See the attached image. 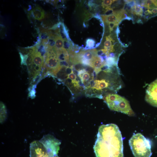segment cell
Instances as JSON below:
<instances>
[{"mask_svg": "<svg viewBox=\"0 0 157 157\" xmlns=\"http://www.w3.org/2000/svg\"><path fill=\"white\" fill-rule=\"evenodd\" d=\"M93 149L96 157H124L123 138L117 125H101Z\"/></svg>", "mask_w": 157, "mask_h": 157, "instance_id": "6da1fadb", "label": "cell"}, {"mask_svg": "<svg viewBox=\"0 0 157 157\" xmlns=\"http://www.w3.org/2000/svg\"><path fill=\"white\" fill-rule=\"evenodd\" d=\"M129 144L135 157H151V142L141 133L133 134L129 140Z\"/></svg>", "mask_w": 157, "mask_h": 157, "instance_id": "7a4b0ae2", "label": "cell"}, {"mask_svg": "<svg viewBox=\"0 0 157 157\" xmlns=\"http://www.w3.org/2000/svg\"><path fill=\"white\" fill-rule=\"evenodd\" d=\"M104 99L112 110L120 112L129 116L135 115L129 101L123 97L117 94L110 93L105 95Z\"/></svg>", "mask_w": 157, "mask_h": 157, "instance_id": "3957f363", "label": "cell"}, {"mask_svg": "<svg viewBox=\"0 0 157 157\" xmlns=\"http://www.w3.org/2000/svg\"><path fill=\"white\" fill-rule=\"evenodd\" d=\"M39 141L53 156L57 155L61 144L59 140L51 135L47 134L44 135Z\"/></svg>", "mask_w": 157, "mask_h": 157, "instance_id": "277c9868", "label": "cell"}, {"mask_svg": "<svg viewBox=\"0 0 157 157\" xmlns=\"http://www.w3.org/2000/svg\"><path fill=\"white\" fill-rule=\"evenodd\" d=\"M30 157H53L39 141L35 140L30 144Z\"/></svg>", "mask_w": 157, "mask_h": 157, "instance_id": "5b68a950", "label": "cell"}, {"mask_svg": "<svg viewBox=\"0 0 157 157\" xmlns=\"http://www.w3.org/2000/svg\"><path fill=\"white\" fill-rule=\"evenodd\" d=\"M145 99L151 105L157 107V79L151 82L147 87Z\"/></svg>", "mask_w": 157, "mask_h": 157, "instance_id": "8992f818", "label": "cell"}, {"mask_svg": "<svg viewBox=\"0 0 157 157\" xmlns=\"http://www.w3.org/2000/svg\"><path fill=\"white\" fill-rule=\"evenodd\" d=\"M125 10L124 9L115 10L113 14L109 15H102L101 17L103 21L105 24L110 23H119L125 17Z\"/></svg>", "mask_w": 157, "mask_h": 157, "instance_id": "52a82bcc", "label": "cell"}, {"mask_svg": "<svg viewBox=\"0 0 157 157\" xmlns=\"http://www.w3.org/2000/svg\"><path fill=\"white\" fill-rule=\"evenodd\" d=\"M97 50L92 49L90 50H82L76 54L80 62L81 59H85L91 62L94 57L97 56Z\"/></svg>", "mask_w": 157, "mask_h": 157, "instance_id": "ba28073f", "label": "cell"}, {"mask_svg": "<svg viewBox=\"0 0 157 157\" xmlns=\"http://www.w3.org/2000/svg\"><path fill=\"white\" fill-rule=\"evenodd\" d=\"M106 65V61L103 63L99 56H96L91 61L90 67L94 69V71L97 74L101 71L102 67Z\"/></svg>", "mask_w": 157, "mask_h": 157, "instance_id": "9c48e42d", "label": "cell"}, {"mask_svg": "<svg viewBox=\"0 0 157 157\" xmlns=\"http://www.w3.org/2000/svg\"><path fill=\"white\" fill-rule=\"evenodd\" d=\"M29 16L33 17L35 19L40 20L44 18L45 13L43 10L39 6L34 8L29 14Z\"/></svg>", "mask_w": 157, "mask_h": 157, "instance_id": "30bf717a", "label": "cell"}, {"mask_svg": "<svg viewBox=\"0 0 157 157\" xmlns=\"http://www.w3.org/2000/svg\"><path fill=\"white\" fill-rule=\"evenodd\" d=\"M56 57L59 61H69V55L67 50L64 48L55 51Z\"/></svg>", "mask_w": 157, "mask_h": 157, "instance_id": "8fae6325", "label": "cell"}, {"mask_svg": "<svg viewBox=\"0 0 157 157\" xmlns=\"http://www.w3.org/2000/svg\"><path fill=\"white\" fill-rule=\"evenodd\" d=\"M141 6H143L148 10L157 8V0H147L143 1Z\"/></svg>", "mask_w": 157, "mask_h": 157, "instance_id": "7c38bea8", "label": "cell"}, {"mask_svg": "<svg viewBox=\"0 0 157 157\" xmlns=\"http://www.w3.org/2000/svg\"><path fill=\"white\" fill-rule=\"evenodd\" d=\"M66 67L61 66L60 68L56 74L55 76L61 81H65L68 75L66 73Z\"/></svg>", "mask_w": 157, "mask_h": 157, "instance_id": "4fadbf2b", "label": "cell"}, {"mask_svg": "<svg viewBox=\"0 0 157 157\" xmlns=\"http://www.w3.org/2000/svg\"><path fill=\"white\" fill-rule=\"evenodd\" d=\"M55 44L53 49L55 51L64 48V40L60 35H58L55 38Z\"/></svg>", "mask_w": 157, "mask_h": 157, "instance_id": "5bb4252c", "label": "cell"}, {"mask_svg": "<svg viewBox=\"0 0 157 157\" xmlns=\"http://www.w3.org/2000/svg\"><path fill=\"white\" fill-rule=\"evenodd\" d=\"M131 12L134 15L142 16L143 13L142 8L138 5H135L131 8Z\"/></svg>", "mask_w": 157, "mask_h": 157, "instance_id": "9a60e30c", "label": "cell"}, {"mask_svg": "<svg viewBox=\"0 0 157 157\" xmlns=\"http://www.w3.org/2000/svg\"><path fill=\"white\" fill-rule=\"evenodd\" d=\"M6 110L5 106L2 102L0 103V122L2 123L4 121L6 117Z\"/></svg>", "mask_w": 157, "mask_h": 157, "instance_id": "2e32d148", "label": "cell"}, {"mask_svg": "<svg viewBox=\"0 0 157 157\" xmlns=\"http://www.w3.org/2000/svg\"><path fill=\"white\" fill-rule=\"evenodd\" d=\"M106 40L104 42V48L106 49L110 47L112 45V42H114L115 41L112 38L111 35L110 34L106 37Z\"/></svg>", "mask_w": 157, "mask_h": 157, "instance_id": "e0dca14e", "label": "cell"}, {"mask_svg": "<svg viewBox=\"0 0 157 157\" xmlns=\"http://www.w3.org/2000/svg\"><path fill=\"white\" fill-rule=\"evenodd\" d=\"M101 3V6L103 8H105L111 6V5L116 0H103Z\"/></svg>", "mask_w": 157, "mask_h": 157, "instance_id": "ac0fdd59", "label": "cell"}, {"mask_svg": "<svg viewBox=\"0 0 157 157\" xmlns=\"http://www.w3.org/2000/svg\"><path fill=\"white\" fill-rule=\"evenodd\" d=\"M36 88V85H32L29 88V96L32 99L34 98L35 96L36 92L35 90V88Z\"/></svg>", "mask_w": 157, "mask_h": 157, "instance_id": "d6986e66", "label": "cell"}, {"mask_svg": "<svg viewBox=\"0 0 157 157\" xmlns=\"http://www.w3.org/2000/svg\"><path fill=\"white\" fill-rule=\"evenodd\" d=\"M118 23H110L107 24L108 25L109 32L110 33L113 30L114 28L116 27L119 24Z\"/></svg>", "mask_w": 157, "mask_h": 157, "instance_id": "ffe728a7", "label": "cell"}, {"mask_svg": "<svg viewBox=\"0 0 157 157\" xmlns=\"http://www.w3.org/2000/svg\"><path fill=\"white\" fill-rule=\"evenodd\" d=\"M76 78V75L74 73L73 71L71 73L68 75L67 77V78L71 79L72 81H77Z\"/></svg>", "mask_w": 157, "mask_h": 157, "instance_id": "44dd1931", "label": "cell"}, {"mask_svg": "<svg viewBox=\"0 0 157 157\" xmlns=\"http://www.w3.org/2000/svg\"><path fill=\"white\" fill-rule=\"evenodd\" d=\"M1 38H4L5 36V29H4V26L2 25H1Z\"/></svg>", "mask_w": 157, "mask_h": 157, "instance_id": "7402d4cb", "label": "cell"}, {"mask_svg": "<svg viewBox=\"0 0 157 157\" xmlns=\"http://www.w3.org/2000/svg\"><path fill=\"white\" fill-rule=\"evenodd\" d=\"M53 157H59L57 155H56L53 156Z\"/></svg>", "mask_w": 157, "mask_h": 157, "instance_id": "603a6c76", "label": "cell"}]
</instances>
